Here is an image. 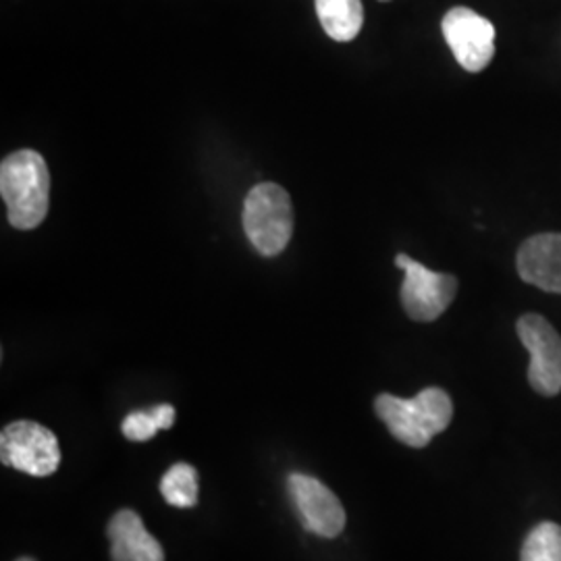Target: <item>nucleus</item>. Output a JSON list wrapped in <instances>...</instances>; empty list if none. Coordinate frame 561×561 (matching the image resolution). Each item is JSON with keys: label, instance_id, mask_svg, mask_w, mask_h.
I'll list each match as a JSON object with an SVG mask.
<instances>
[{"label": "nucleus", "instance_id": "obj_1", "mask_svg": "<svg viewBox=\"0 0 561 561\" xmlns=\"http://www.w3.org/2000/svg\"><path fill=\"white\" fill-rule=\"evenodd\" d=\"M0 196L7 219L21 231L36 229L48 215L50 173L42 154L20 150L0 164Z\"/></svg>", "mask_w": 561, "mask_h": 561}, {"label": "nucleus", "instance_id": "obj_2", "mask_svg": "<svg viewBox=\"0 0 561 561\" xmlns=\"http://www.w3.org/2000/svg\"><path fill=\"white\" fill-rule=\"evenodd\" d=\"M375 412L398 442L421 449L449 426L454 403L439 387H428L412 400L382 393L375 400Z\"/></svg>", "mask_w": 561, "mask_h": 561}, {"label": "nucleus", "instance_id": "obj_3", "mask_svg": "<svg viewBox=\"0 0 561 561\" xmlns=\"http://www.w3.org/2000/svg\"><path fill=\"white\" fill-rule=\"evenodd\" d=\"M243 231L262 256H277L294 236L289 194L277 183L254 185L243 202Z\"/></svg>", "mask_w": 561, "mask_h": 561}, {"label": "nucleus", "instance_id": "obj_4", "mask_svg": "<svg viewBox=\"0 0 561 561\" xmlns=\"http://www.w3.org/2000/svg\"><path fill=\"white\" fill-rule=\"evenodd\" d=\"M0 460L30 477H50L60 463L59 439L38 422H11L0 433Z\"/></svg>", "mask_w": 561, "mask_h": 561}, {"label": "nucleus", "instance_id": "obj_5", "mask_svg": "<svg viewBox=\"0 0 561 561\" xmlns=\"http://www.w3.org/2000/svg\"><path fill=\"white\" fill-rule=\"evenodd\" d=\"M396 266L405 273L401 285L405 314L416 322L437 321L456 298L458 279L447 273H435L405 254H398Z\"/></svg>", "mask_w": 561, "mask_h": 561}, {"label": "nucleus", "instance_id": "obj_6", "mask_svg": "<svg viewBox=\"0 0 561 561\" xmlns=\"http://www.w3.org/2000/svg\"><path fill=\"white\" fill-rule=\"evenodd\" d=\"M518 337L530 354L528 382L545 398L561 391V335L541 314H524L518 324Z\"/></svg>", "mask_w": 561, "mask_h": 561}, {"label": "nucleus", "instance_id": "obj_7", "mask_svg": "<svg viewBox=\"0 0 561 561\" xmlns=\"http://www.w3.org/2000/svg\"><path fill=\"white\" fill-rule=\"evenodd\" d=\"M443 36L461 67L482 71L495 57V25L468 7H454L442 21Z\"/></svg>", "mask_w": 561, "mask_h": 561}, {"label": "nucleus", "instance_id": "obj_8", "mask_svg": "<svg viewBox=\"0 0 561 561\" xmlns=\"http://www.w3.org/2000/svg\"><path fill=\"white\" fill-rule=\"evenodd\" d=\"M289 500L301 526L322 539H335L345 528V510L337 495L319 479L294 472L287 479Z\"/></svg>", "mask_w": 561, "mask_h": 561}, {"label": "nucleus", "instance_id": "obj_9", "mask_svg": "<svg viewBox=\"0 0 561 561\" xmlns=\"http://www.w3.org/2000/svg\"><path fill=\"white\" fill-rule=\"evenodd\" d=\"M516 264L522 280L561 294V233H541L524 241Z\"/></svg>", "mask_w": 561, "mask_h": 561}, {"label": "nucleus", "instance_id": "obj_10", "mask_svg": "<svg viewBox=\"0 0 561 561\" xmlns=\"http://www.w3.org/2000/svg\"><path fill=\"white\" fill-rule=\"evenodd\" d=\"M113 561H164L161 542L144 526L134 510L117 512L106 528Z\"/></svg>", "mask_w": 561, "mask_h": 561}, {"label": "nucleus", "instance_id": "obj_11", "mask_svg": "<svg viewBox=\"0 0 561 561\" xmlns=\"http://www.w3.org/2000/svg\"><path fill=\"white\" fill-rule=\"evenodd\" d=\"M322 30L335 42H352L362 32V0H314Z\"/></svg>", "mask_w": 561, "mask_h": 561}, {"label": "nucleus", "instance_id": "obj_12", "mask_svg": "<svg viewBox=\"0 0 561 561\" xmlns=\"http://www.w3.org/2000/svg\"><path fill=\"white\" fill-rule=\"evenodd\" d=\"M161 493L173 507H194L198 503V470L185 461L171 466L162 477Z\"/></svg>", "mask_w": 561, "mask_h": 561}, {"label": "nucleus", "instance_id": "obj_13", "mask_svg": "<svg viewBox=\"0 0 561 561\" xmlns=\"http://www.w3.org/2000/svg\"><path fill=\"white\" fill-rule=\"evenodd\" d=\"M520 561H561V526L542 522L522 545Z\"/></svg>", "mask_w": 561, "mask_h": 561}, {"label": "nucleus", "instance_id": "obj_14", "mask_svg": "<svg viewBox=\"0 0 561 561\" xmlns=\"http://www.w3.org/2000/svg\"><path fill=\"white\" fill-rule=\"evenodd\" d=\"M159 431H162L161 422L157 419L154 408L131 412L121 424V433L134 443L150 442Z\"/></svg>", "mask_w": 561, "mask_h": 561}, {"label": "nucleus", "instance_id": "obj_15", "mask_svg": "<svg viewBox=\"0 0 561 561\" xmlns=\"http://www.w3.org/2000/svg\"><path fill=\"white\" fill-rule=\"evenodd\" d=\"M154 412H157V419L161 422L162 431H167V428H171V426L175 424L178 412H175V408H173V405H169V403L154 405Z\"/></svg>", "mask_w": 561, "mask_h": 561}, {"label": "nucleus", "instance_id": "obj_16", "mask_svg": "<svg viewBox=\"0 0 561 561\" xmlns=\"http://www.w3.org/2000/svg\"><path fill=\"white\" fill-rule=\"evenodd\" d=\"M18 561H36V560H32V558H20V560Z\"/></svg>", "mask_w": 561, "mask_h": 561}, {"label": "nucleus", "instance_id": "obj_17", "mask_svg": "<svg viewBox=\"0 0 561 561\" xmlns=\"http://www.w3.org/2000/svg\"><path fill=\"white\" fill-rule=\"evenodd\" d=\"M381 2H389V0H381Z\"/></svg>", "mask_w": 561, "mask_h": 561}]
</instances>
